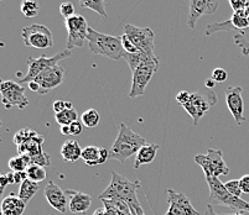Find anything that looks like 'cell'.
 <instances>
[{
	"mask_svg": "<svg viewBox=\"0 0 249 215\" xmlns=\"http://www.w3.org/2000/svg\"><path fill=\"white\" fill-rule=\"evenodd\" d=\"M26 204L21 200L19 196L9 194L1 201V214L4 215H22Z\"/></svg>",
	"mask_w": 249,
	"mask_h": 215,
	"instance_id": "20",
	"label": "cell"
},
{
	"mask_svg": "<svg viewBox=\"0 0 249 215\" xmlns=\"http://www.w3.org/2000/svg\"><path fill=\"white\" fill-rule=\"evenodd\" d=\"M1 215H4V214H1Z\"/></svg>",
	"mask_w": 249,
	"mask_h": 215,
	"instance_id": "53",
	"label": "cell"
},
{
	"mask_svg": "<svg viewBox=\"0 0 249 215\" xmlns=\"http://www.w3.org/2000/svg\"><path fill=\"white\" fill-rule=\"evenodd\" d=\"M146 141L132 128L122 123L118 130V136L109 150V160H115L124 164L133 155H137Z\"/></svg>",
	"mask_w": 249,
	"mask_h": 215,
	"instance_id": "2",
	"label": "cell"
},
{
	"mask_svg": "<svg viewBox=\"0 0 249 215\" xmlns=\"http://www.w3.org/2000/svg\"><path fill=\"white\" fill-rule=\"evenodd\" d=\"M206 182L210 189L208 204L219 205L233 210L234 213H249V201H246L241 197H235L227 191L225 183H222L218 177L207 176Z\"/></svg>",
	"mask_w": 249,
	"mask_h": 215,
	"instance_id": "4",
	"label": "cell"
},
{
	"mask_svg": "<svg viewBox=\"0 0 249 215\" xmlns=\"http://www.w3.org/2000/svg\"><path fill=\"white\" fill-rule=\"evenodd\" d=\"M234 44L241 49L244 56H249V29L237 31L233 36Z\"/></svg>",
	"mask_w": 249,
	"mask_h": 215,
	"instance_id": "25",
	"label": "cell"
},
{
	"mask_svg": "<svg viewBox=\"0 0 249 215\" xmlns=\"http://www.w3.org/2000/svg\"><path fill=\"white\" fill-rule=\"evenodd\" d=\"M140 184L142 183L139 180L129 181L124 176L113 171L112 180L108 187L99 194V199L119 198L128 203L133 215H145L137 197V189L140 187Z\"/></svg>",
	"mask_w": 249,
	"mask_h": 215,
	"instance_id": "1",
	"label": "cell"
},
{
	"mask_svg": "<svg viewBox=\"0 0 249 215\" xmlns=\"http://www.w3.org/2000/svg\"><path fill=\"white\" fill-rule=\"evenodd\" d=\"M232 215H244V214L242 212H239V213H232Z\"/></svg>",
	"mask_w": 249,
	"mask_h": 215,
	"instance_id": "51",
	"label": "cell"
},
{
	"mask_svg": "<svg viewBox=\"0 0 249 215\" xmlns=\"http://www.w3.org/2000/svg\"><path fill=\"white\" fill-rule=\"evenodd\" d=\"M190 94H191V93L186 92V90H182V92H180L178 94V96H176V100H178V104H180V105L182 106L183 104H185L187 100H189Z\"/></svg>",
	"mask_w": 249,
	"mask_h": 215,
	"instance_id": "40",
	"label": "cell"
},
{
	"mask_svg": "<svg viewBox=\"0 0 249 215\" xmlns=\"http://www.w3.org/2000/svg\"><path fill=\"white\" fill-rule=\"evenodd\" d=\"M217 103V97L212 90L210 92H194L182 108L194 120V125L197 126L203 115Z\"/></svg>",
	"mask_w": 249,
	"mask_h": 215,
	"instance_id": "6",
	"label": "cell"
},
{
	"mask_svg": "<svg viewBox=\"0 0 249 215\" xmlns=\"http://www.w3.org/2000/svg\"><path fill=\"white\" fill-rule=\"evenodd\" d=\"M124 33L137 46L139 52L149 58H155V33L150 28H139L132 24L124 26Z\"/></svg>",
	"mask_w": 249,
	"mask_h": 215,
	"instance_id": "7",
	"label": "cell"
},
{
	"mask_svg": "<svg viewBox=\"0 0 249 215\" xmlns=\"http://www.w3.org/2000/svg\"><path fill=\"white\" fill-rule=\"evenodd\" d=\"M45 198H46L47 203L51 205L52 208L57 212L65 213L67 212L69 209V199H67V194L66 191H62L57 184L50 181L47 183V185L45 187Z\"/></svg>",
	"mask_w": 249,
	"mask_h": 215,
	"instance_id": "17",
	"label": "cell"
},
{
	"mask_svg": "<svg viewBox=\"0 0 249 215\" xmlns=\"http://www.w3.org/2000/svg\"><path fill=\"white\" fill-rule=\"evenodd\" d=\"M60 13H61V15L65 17V20L69 19V17H73V15H76L74 14V6L71 1H65V3L61 4Z\"/></svg>",
	"mask_w": 249,
	"mask_h": 215,
	"instance_id": "35",
	"label": "cell"
},
{
	"mask_svg": "<svg viewBox=\"0 0 249 215\" xmlns=\"http://www.w3.org/2000/svg\"><path fill=\"white\" fill-rule=\"evenodd\" d=\"M226 188H227V191L230 192L231 194L235 197H241L242 196V188L241 184H239V180H231L228 181L227 183H225Z\"/></svg>",
	"mask_w": 249,
	"mask_h": 215,
	"instance_id": "34",
	"label": "cell"
},
{
	"mask_svg": "<svg viewBox=\"0 0 249 215\" xmlns=\"http://www.w3.org/2000/svg\"><path fill=\"white\" fill-rule=\"evenodd\" d=\"M83 124L80 123L78 120L77 121H74V123H72L71 125H70V128H71V135H73V136H78V135H81L83 131Z\"/></svg>",
	"mask_w": 249,
	"mask_h": 215,
	"instance_id": "38",
	"label": "cell"
},
{
	"mask_svg": "<svg viewBox=\"0 0 249 215\" xmlns=\"http://www.w3.org/2000/svg\"><path fill=\"white\" fill-rule=\"evenodd\" d=\"M66 109H73V105H72L71 101H66Z\"/></svg>",
	"mask_w": 249,
	"mask_h": 215,
	"instance_id": "50",
	"label": "cell"
},
{
	"mask_svg": "<svg viewBox=\"0 0 249 215\" xmlns=\"http://www.w3.org/2000/svg\"><path fill=\"white\" fill-rule=\"evenodd\" d=\"M205 85H206V88H210V89H212V88H213L214 85H216V82H214V81L212 78L206 79V81H205Z\"/></svg>",
	"mask_w": 249,
	"mask_h": 215,
	"instance_id": "48",
	"label": "cell"
},
{
	"mask_svg": "<svg viewBox=\"0 0 249 215\" xmlns=\"http://www.w3.org/2000/svg\"><path fill=\"white\" fill-rule=\"evenodd\" d=\"M9 184L8 182V178H6V173H3L0 176V194L3 193L4 189H5L6 185Z\"/></svg>",
	"mask_w": 249,
	"mask_h": 215,
	"instance_id": "44",
	"label": "cell"
},
{
	"mask_svg": "<svg viewBox=\"0 0 249 215\" xmlns=\"http://www.w3.org/2000/svg\"><path fill=\"white\" fill-rule=\"evenodd\" d=\"M82 160L87 166H99L109 160V150L98 146H86L82 150Z\"/></svg>",
	"mask_w": 249,
	"mask_h": 215,
	"instance_id": "19",
	"label": "cell"
},
{
	"mask_svg": "<svg viewBox=\"0 0 249 215\" xmlns=\"http://www.w3.org/2000/svg\"><path fill=\"white\" fill-rule=\"evenodd\" d=\"M231 22H232L233 28L235 29V33L241 30H246V29H249L248 25V17H244L242 14L241 10L233 11V15L231 17Z\"/></svg>",
	"mask_w": 249,
	"mask_h": 215,
	"instance_id": "31",
	"label": "cell"
},
{
	"mask_svg": "<svg viewBox=\"0 0 249 215\" xmlns=\"http://www.w3.org/2000/svg\"><path fill=\"white\" fill-rule=\"evenodd\" d=\"M87 42L88 49L94 55L103 56L113 61L122 60L125 55L121 37L99 33L92 28L88 29Z\"/></svg>",
	"mask_w": 249,
	"mask_h": 215,
	"instance_id": "3",
	"label": "cell"
},
{
	"mask_svg": "<svg viewBox=\"0 0 249 215\" xmlns=\"http://www.w3.org/2000/svg\"><path fill=\"white\" fill-rule=\"evenodd\" d=\"M212 79L216 83H225L228 79V73L223 68H216L212 72Z\"/></svg>",
	"mask_w": 249,
	"mask_h": 215,
	"instance_id": "37",
	"label": "cell"
},
{
	"mask_svg": "<svg viewBox=\"0 0 249 215\" xmlns=\"http://www.w3.org/2000/svg\"><path fill=\"white\" fill-rule=\"evenodd\" d=\"M36 131L30 130V129H21L20 131H18L17 135L14 136V142L17 146H20L21 144H24L25 141H28L29 139H31L33 136L36 135Z\"/></svg>",
	"mask_w": 249,
	"mask_h": 215,
	"instance_id": "33",
	"label": "cell"
},
{
	"mask_svg": "<svg viewBox=\"0 0 249 215\" xmlns=\"http://www.w3.org/2000/svg\"><path fill=\"white\" fill-rule=\"evenodd\" d=\"M71 56V50L66 49L63 50L62 52H58L55 56L52 57H46V56H41L38 58L30 57L28 60V73L25 74L21 78L20 83H30L33 81H35L36 77L40 76L44 71L51 68L53 66H57V63L61 60H65V58H69Z\"/></svg>",
	"mask_w": 249,
	"mask_h": 215,
	"instance_id": "9",
	"label": "cell"
},
{
	"mask_svg": "<svg viewBox=\"0 0 249 215\" xmlns=\"http://www.w3.org/2000/svg\"><path fill=\"white\" fill-rule=\"evenodd\" d=\"M67 197L71 198L69 204V209L72 214H82L86 213L92 205V197L89 194L82 193V192L74 191V189H67Z\"/></svg>",
	"mask_w": 249,
	"mask_h": 215,
	"instance_id": "18",
	"label": "cell"
},
{
	"mask_svg": "<svg viewBox=\"0 0 249 215\" xmlns=\"http://www.w3.org/2000/svg\"><path fill=\"white\" fill-rule=\"evenodd\" d=\"M159 151V145L156 144H146L138 151L135 155L134 168L138 169L142 165H150L156 157V153Z\"/></svg>",
	"mask_w": 249,
	"mask_h": 215,
	"instance_id": "21",
	"label": "cell"
},
{
	"mask_svg": "<svg viewBox=\"0 0 249 215\" xmlns=\"http://www.w3.org/2000/svg\"><path fill=\"white\" fill-rule=\"evenodd\" d=\"M55 119L60 126L71 125L72 123L78 120V114H77V110L74 108L73 109H65L63 112L55 114Z\"/></svg>",
	"mask_w": 249,
	"mask_h": 215,
	"instance_id": "28",
	"label": "cell"
},
{
	"mask_svg": "<svg viewBox=\"0 0 249 215\" xmlns=\"http://www.w3.org/2000/svg\"><path fill=\"white\" fill-rule=\"evenodd\" d=\"M20 10L25 17H35L40 13V3L37 0H22Z\"/></svg>",
	"mask_w": 249,
	"mask_h": 215,
	"instance_id": "27",
	"label": "cell"
},
{
	"mask_svg": "<svg viewBox=\"0 0 249 215\" xmlns=\"http://www.w3.org/2000/svg\"><path fill=\"white\" fill-rule=\"evenodd\" d=\"M60 131L62 135H65V136H67V135H71V128H70V125L60 126Z\"/></svg>",
	"mask_w": 249,
	"mask_h": 215,
	"instance_id": "46",
	"label": "cell"
},
{
	"mask_svg": "<svg viewBox=\"0 0 249 215\" xmlns=\"http://www.w3.org/2000/svg\"><path fill=\"white\" fill-rule=\"evenodd\" d=\"M9 168L13 172H25L30 166L31 160L28 155H18L9 160Z\"/></svg>",
	"mask_w": 249,
	"mask_h": 215,
	"instance_id": "24",
	"label": "cell"
},
{
	"mask_svg": "<svg viewBox=\"0 0 249 215\" xmlns=\"http://www.w3.org/2000/svg\"><path fill=\"white\" fill-rule=\"evenodd\" d=\"M81 8L89 9L96 11L101 17H107V10H106V3L104 0H78Z\"/></svg>",
	"mask_w": 249,
	"mask_h": 215,
	"instance_id": "26",
	"label": "cell"
},
{
	"mask_svg": "<svg viewBox=\"0 0 249 215\" xmlns=\"http://www.w3.org/2000/svg\"><path fill=\"white\" fill-rule=\"evenodd\" d=\"M121 40L126 53H137V52H139V50L137 49V46H135V45L129 40V37L125 35V33H123V35L121 36Z\"/></svg>",
	"mask_w": 249,
	"mask_h": 215,
	"instance_id": "36",
	"label": "cell"
},
{
	"mask_svg": "<svg viewBox=\"0 0 249 215\" xmlns=\"http://www.w3.org/2000/svg\"><path fill=\"white\" fill-rule=\"evenodd\" d=\"M53 112L57 114V113H61L63 112V110L66 109V101H63V100H56L55 103H53Z\"/></svg>",
	"mask_w": 249,
	"mask_h": 215,
	"instance_id": "42",
	"label": "cell"
},
{
	"mask_svg": "<svg viewBox=\"0 0 249 215\" xmlns=\"http://www.w3.org/2000/svg\"><path fill=\"white\" fill-rule=\"evenodd\" d=\"M63 77H65V71L58 65L53 66L51 68L42 72L35 79V82L40 85V92H38V94L45 96L50 90L57 88L63 82Z\"/></svg>",
	"mask_w": 249,
	"mask_h": 215,
	"instance_id": "15",
	"label": "cell"
},
{
	"mask_svg": "<svg viewBox=\"0 0 249 215\" xmlns=\"http://www.w3.org/2000/svg\"><path fill=\"white\" fill-rule=\"evenodd\" d=\"M242 93H243V89L241 87H228L226 89V104L238 126H241L242 123L246 120Z\"/></svg>",
	"mask_w": 249,
	"mask_h": 215,
	"instance_id": "16",
	"label": "cell"
},
{
	"mask_svg": "<svg viewBox=\"0 0 249 215\" xmlns=\"http://www.w3.org/2000/svg\"><path fill=\"white\" fill-rule=\"evenodd\" d=\"M159 63L158 57L148 58V60L140 63L139 67L133 72L132 88H130V92L128 94L129 98H138V97L144 96L151 78L159 69Z\"/></svg>",
	"mask_w": 249,
	"mask_h": 215,
	"instance_id": "5",
	"label": "cell"
},
{
	"mask_svg": "<svg viewBox=\"0 0 249 215\" xmlns=\"http://www.w3.org/2000/svg\"><path fill=\"white\" fill-rule=\"evenodd\" d=\"M239 184H241L242 192L244 194H249V174H244L243 177L239 178Z\"/></svg>",
	"mask_w": 249,
	"mask_h": 215,
	"instance_id": "39",
	"label": "cell"
},
{
	"mask_svg": "<svg viewBox=\"0 0 249 215\" xmlns=\"http://www.w3.org/2000/svg\"><path fill=\"white\" fill-rule=\"evenodd\" d=\"M205 215H232V214H217V213L213 210V205L208 204Z\"/></svg>",
	"mask_w": 249,
	"mask_h": 215,
	"instance_id": "45",
	"label": "cell"
},
{
	"mask_svg": "<svg viewBox=\"0 0 249 215\" xmlns=\"http://www.w3.org/2000/svg\"><path fill=\"white\" fill-rule=\"evenodd\" d=\"M93 215H117L115 214V212L113 209H110V208H101V209H97L96 212L93 213Z\"/></svg>",
	"mask_w": 249,
	"mask_h": 215,
	"instance_id": "43",
	"label": "cell"
},
{
	"mask_svg": "<svg viewBox=\"0 0 249 215\" xmlns=\"http://www.w3.org/2000/svg\"><path fill=\"white\" fill-rule=\"evenodd\" d=\"M169 209L164 215H198V212L191 204L190 199L182 192L167 189Z\"/></svg>",
	"mask_w": 249,
	"mask_h": 215,
	"instance_id": "13",
	"label": "cell"
},
{
	"mask_svg": "<svg viewBox=\"0 0 249 215\" xmlns=\"http://www.w3.org/2000/svg\"><path fill=\"white\" fill-rule=\"evenodd\" d=\"M26 173H28L29 180L36 183H41L42 181L46 180V169L38 165H30L26 169Z\"/></svg>",
	"mask_w": 249,
	"mask_h": 215,
	"instance_id": "30",
	"label": "cell"
},
{
	"mask_svg": "<svg viewBox=\"0 0 249 215\" xmlns=\"http://www.w3.org/2000/svg\"><path fill=\"white\" fill-rule=\"evenodd\" d=\"M81 123L86 128H97L101 123V115L96 109H88L81 116Z\"/></svg>",
	"mask_w": 249,
	"mask_h": 215,
	"instance_id": "29",
	"label": "cell"
},
{
	"mask_svg": "<svg viewBox=\"0 0 249 215\" xmlns=\"http://www.w3.org/2000/svg\"><path fill=\"white\" fill-rule=\"evenodd\" d=\"M82 150L83 149H81L78 141L69 140V141H66L62 145L60 153L66 162L73 164V162H77L80 158H82Z\"/></svg>",
	"mask_w": 249,
	"mask_h": 215,
	"instance_id": "22",
	"label": "cell"
},
{
	"mask_svg": "<svg viewBox=\"0 0 249 215\" xmlns=\"http://www.w3.org/2000/svg\"><path fill=\"white\" fill-rule=\"evenodd\" d=\"M195 162L202 168L205 177L213 176V177H221V176H228L230 174V167L226 165L223 160L222 150H214L208 149L206 155H196Z\"/></svg>",
	"mask_w": 249,
	"mask_h": 215,
	"instance_id": "8",
	"label": "cell"
},
{
	"mask_svg": "<svg viewBox=\"0 0 249 215\" xmlns=\"http://www.w3.org/2000/svg\"><path fill=\"white\" fill-rule=\"evenodd\" d=\"M241 11H242V14H243L246 17H249V0L246 3V5L243 6V9H241Z\"/></svg>",
	"mask_w": 249,
	"mask_h": 215,
	"instance_id": "49",
	"label": "cell"
},
{
	"mask_svg": "<svg viewBox=\"0 0 249 215\" xmlns=\"http://www.w3.org/2000/svg\"><path fill=\"white\" fill-rule=\"evenodd\" d=\"M28 85H29V88H30V90H33V92L37 93V94H38V92H40V85H38L37 83L35 82V81H33V82L28 83Z\"/></svg>",
	"mask_w": 249,
	"mask_h": 215,
	"instance_id": "47",
	"label": "cell"
},
{
	"mask_svg": "<svg viewBox=\"0 0 249 215\" xmlns=\"http://www.w3.org/2000/svg\"><path fill=\"white\" fill-rule=\"evenodd\" d=\"M228 1H230L231 6H232L233 11H237L243 9V6L246 5V3L248 0H228Z\"/></svg>",
	"mask_w": 249,
	"mask_h": 215,
	"instance_id": "41",
	"label": "cell"
},
{
	"mask_svg": "<svg viewBox=\"0 0 249 215\" xmlns=\"http://www.w3.org/2000/svg\"><path fill=\"white\" fill-rule=\"evenodd\" d=\"M248 25H249V17H248Z\"/></svg>",
	"mask_w": 249,
	"mask_h": 215,
	"instance_id": "52",
	"label": "cell"
},
{
	"mask_svg": "<svg viewBox=\"0 0 249 215\" xmlns=\"http://www.w3.org/2000/svg\"><path fill=\"white\" fill-rule=\"evenodd\" d=\"M67 29V49H78L82 47L88 36V22L82 15H73L65 20Z\"/></svg>",
	"mask_w": 249,
	"mask_h": 215,
	"instance_id": "12",
	"label": "cell"
},
{
	"mask_svg": "<svg viewBox=\"0 0 249 215\" xmlns=\"http://www.w3.org/2000/svg\"><path fill=\"white\" fill-rule=\"evenodd\" d=\"M21 37L26 47L45 50L53 46V37L50 29L41 24L29 25L22 29Z\"/></svg>",
	"mask_w": 249,
	"mask_h": 215,
	"instance_id": "10",
	"label": "cell"
},
{
	"mask_svg": "<svg viewBox=\"0 0 249 215\" xmlns=\"http://www.w3.org/2000/svg\"><path fill=\"white\" fill-rule=\"evenodd\" d=\"M1 90V101L6 109L18 108L22 110L30 104L25 96V88L14 81H3L0 85Z\"/></svg>",
	"mask_w": 249,
	"mask_h": 215,
	"instance_id": "11",
	"label": "cell"
},
{
	"mask_svg": "<svg viewBox=\"0 0 249 215\" xmlns=\"http://www.w3.org/2000/svg\"><path fill=\"white\" fill-rule=\"evenodd\" d=\"M219 0H190V11L187 17V26L195 29L196 22L203 15L214 14L218 9Z\"/></svg>",
	"mask_w": 249,
	"mask_h": 215,
	"instance_id": "14",
	"label": "cell"
},
{
	"mask_svg": "<svg viewBox=\"0 0 249 215\" xmlns=\"http://www.w3.org/2000/svg\"><path fill=\"white\" fill-rule=\"evenodd\" d=\"M38 188H40V183H36L28 178V180H25L24 182L20 184L18 196L21 198V200L24 201L25 204H28L29 201L36 196V193L38 192Z\"/></svg>",
	"mask_w": 249,
	"mask_h": 215,
	"instance_id": "23",
	"label": "cell"
},
{
	"mask_svg": "<svg viewBox=\"0 0 249 215\" xmlns=\"http://www.w3.org/2000/svg\"><path fill=\"white\" fill-rule=\"evenodd\" d=\"M149 57H146L145 55H142V52H137V53H126L124 55L123 60L126 61V63L129 65V67H130V69H132V72H134L135 69L139 67V65L142 62H144L145 60H148Z\"/></svg>",
	"mask_w": 249,
	"mask_h": 215,
	"instance_id": "32",
	"label": "cell"
}]
</instances>
